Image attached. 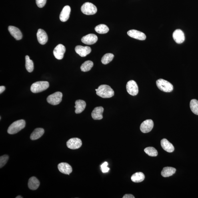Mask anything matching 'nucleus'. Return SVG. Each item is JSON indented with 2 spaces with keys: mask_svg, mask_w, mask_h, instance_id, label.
<instances>
[{
  "mask_svg": "<svg viewBox=\"0 0 198 198\" xmlns=\"http://www.w3.org/2000/svg\"><path fill=\"white\" fill-rule=\"evenodd\" d=\"M123 198H135V197L131 194H126L124 196Z\"/></svg>",
  "mask_w": 198,
  "mask_h": 198,
  "instance_id": "35",
  "label": "nucleus"
},
{
  "mask_svg": "<svg viewBox=\"0 0 198 198\" xmlns=\"http://www.w3.org/2000/svg\"><path fill=\"white\" fill-rule=\"evenodd\" d=\"M128 93L132 96H135L139 93V87L136 82L131 80L128 82L126 85Z\"/></svg>",
  "mask_w": 198,
  "mask_h": 198,
  "instance_id": "7",
  "label": "nucleus"
},
{
  "mask_svg": "<svg viewBox=\"0 0 198 198\" xmlns=\"http://www.w3.org/2000/svg\"><path fill=\"white\" fill-rule=\"evenodd\" d=\"M66 51L65 47L62 44H59L56 47L53 51V54L56 59L60 60L63 59Z\"/></svg>",
  "mask_w": 198,
  "mask_h": 198,
  "instance_id": "9",
  "label": "nucleus"
},
{
  "mask_svg": "<svg viewBox=\"0 0 198 198\" xmlns=\"http://www.w3.org/2000/svg\"><path fill=\"white\" fill-rule=\"evenodd\" d=\"M47 0H36L37 7L40 8L43 7L46 3Z\"/></svg>",
  "mask_w": 198,
  "mask_h": 198,
  "instance_id": "34",
  "label": "nucleus"
},
{
  "mask_svg": "<svg viewBox=\"0 0 198 198\" xmlns=\"http://www.w3.org/2000/svg\"><path fill=\"white\" fill-rule=\"evenodd\" d=\"M8 30L11 35L17 40H21L23 37L21 32L17 28L10 26L8 27Z\"/></svg>",
  "mask_w": 198,
  "mask_h": 198,
  "instance_id": "18",
  "label": "nucleus"
},
{
  "mask_svg": "<svg viewBox=\"0 0 198 198\" xmlns=\"http://www.w3.org/2000/svg\"><path fill=\"white\" fill-rule=\"evenodd\" d=\"M114 57V55L112 54H106L102 58V63L103 64H107L112 60Z\"/></svg>",
  "mask_w": 198,
  "mask_h": 198,
  "instance_id": "30",
  "label": "nucleus"
},
{
  "mask_svg": "<svg viewBox=\"0 0 198 198\" xmlns=\"http://www.w3.org/2000/svg\"><path fill=\"white\" fill-rule=\"evenodd\" d=\"M156 85L158 88L165 92L169 93L173 91V86L169 82L165 80L160 79L156 81Z\"/></svg>",
  "mask_w": 198,
  "mask_h": 198,
  "instance_id": "4",
  "label": "nucleus"
},
{
  "mask_svg": "<svg viewBox=\"0 0 198 198\" xmlns=\"http://www.w3.org/2000/svg\"><path fill=\"white\" fill-rule=\"evenodd\" d=\"M154 126L152 120L148 119L143 122L140 126V130L144 133H147L151 131Z\"/></svg>",
  "mask_w": 198,
  "mask_h": 198,
  "instance_id": "10",
  "label": "nucleus"
},
{
  "mask_svg": "<svg viewBox=\"0 0 198 198\" xmlns=\"http://www.w3.org/2000/svg\"><path fill=\"white\" fill-rule=\"evenodd\" d=\"M145 176L142 172H137L131 176V179L132 181L135 183H141L144 180Z\"/></svg>",
  "mask_w": 198,
  "mask_h": 198,
  "instance_id": "25",
  "label": "nucleus"
},
{
  "mask_svg": "<svg viewBox=\"0 0 198 198\" xmlns=\"http://www.w3.org/2000/svg\"><path fill=\"white\" fill-rule=\"evenodd\" d=\"M25 67L29 73H32L33 70V62L32 60L30 59L28 55L25 56Z\"/></svg>",
  "mask_w": 198,
  "mask_h": 198,
  "instance_id": "27",
  "label": "nucleus"
},
{
  "mask_svg": "<svg viewBox=\"0 0 198 198\" xmlns=\"http://www.w3.org/2000/svg\"><path fill=\"white\" fill-rule=\"evenodd\" d=\"M49 86V83L47 81H37L32 85L31 90L34 93H39L45 90Z\"/></svg>",
  "mask_w": 198,
  "mask_h": 198,
  "instance_id": "3",
  "label": "nucleus"
},
{
  "mask_svg": "<svg viewBox=\"0 0 198 198\" xmlns=\"http://www.w3.org/2000/svg\"><path fill=\"white\" fill-rule=\"evenodd\" d=\"M161 145L163 149L168 152H173L174 150V147L173 145L167 139H162L161 141Z\"/></svg>",
  "mask_w": 198,
  "mask_h": 198,
  "instance_id": "20",
  "label": "nucleus"
},
{
  "mask_svg": "<svg viewBox=\"0 0 198 198\" xmlns=\"http://www.w3.org/2000/svg\"><path fill=\"white\" fill-rule=\"evenodd\" d=\"M127 34L130 37L141 41H143L146 39V36L144 33L134 29L128 31Z\"/></svg>",
  "mask_w": 198,
  "mask_h": 198,
  "instance_id": "12",
  "label": "nucleus"
},
{
  "mask_svg": "<svg viewBox=\"0 0 198 198\" xmlns=\"http://www.w3.org/2000/svg\"><path fill=\"white\" fill-rule=\"evenodd\" d=\"M190 108L192 112L195 115H198V101L193 99L190 102Z\"/></svg>",
  "mask_w": 198,
  "mask_h": 198,
  "instance_id": "29",
  "label": "nucleus"
},
{
  "mask_svg": "<svg viewBox=\"0 0 198 198\" xmlns=\"http://www.w3.org/2000/svg\"><path fill=\"white\" fill-rule=\"evenodd\" d=\"M108 164L107 162H105L101 165V171L103 173H108L109 171V168L107 167Z\"/></svg>",
  "mask_w": 198,
  "mask_h": 198,
  "instance_id": "33",
  "label": "nucleus"
},
{
  "mask_svg": "<svg viewBox=\"0 0 198 198\" xmlns=\"http://www.w3.org/2000/svg\"><path fill=\"white\" fill-rule=\"evenodd\" d=\"M58 168L60 172L65 174L69 175L73 171L71 166L67 163H59L58 165Z\"/></svg>",
  "mask_w": 198,
  "mask_h": 198,
  "instance_id": "16",
  "label": "nucleus"
},
{
  "mask_svg": "<svg viewBox=\"0 0 198 198\" xmlns=\"http://www.w3.org/2000/svg\"><path fill=\"white\" fill-rule=\"evenodd\" d=\"M96 32L99 34H105L108 33L109 29L107 25L105 24H100L95 28Z\"/></svg>",
  "mask_w": 198,
  "mask_h": 198,
  "instance_id": "28",
  "label": "nucleus"
},
{
  "mask_svg": "<svg viewBox=\"0 0 198 198\" xmlns=\"http://www.w3.org/2000/svg\"><path fill=\"white\" fill-rule=\"evenodd\" d=\"M45 131L42 128H37L31 134L30 139L32 140H35L39 139L43 135Z\"/></svg>",
  "mask_w": 198,
  "mask_h": 198,
  "instance_id": "23",
  "label": "nucleus"
},
{
  "mask_svg": "<svg viewBox=\"0 0 198 198\" xmlns=\"http://www.w3.org/2000/svg\"><path fill=\"white\" fill-rule=\"evenodd\" d=\"M23 197L21 196H18L16 197V198H23Z\"/></svg>",
  "mask_w": 198,
  "mask_h": 198,
  "instance_id": "37",
  "label": "nucleus"
},
{
  "mask_svg": "<svg viewBox=\"0 0 198 198\" xmlns=\"http://www.w3.org/2000/svg\"><path fill=\"white\" fill-rule=\"evenodd\" d=\"M98 95L104 99L110 98L114 95V91L109 86L105 85H101L95 89Z\"/></svg>",
  "mask_w": 198,
  "mask_h": 198,
  "instance_id": "1",
  "label": "nucleus"
},
{
  "mask_svg": "<svg viewBox=\"0 0 198 198\" xmlns=\"http://www.w3.org/2000/svg\"><path fill=\"white\" fill-rule=\"evenodd\" d=\"M145 152L150 156L155 157L158 155V152L155 148L152 147H148L144 149Z\"/></svg>",
  "mask_w": 198,
  "mask_h": 198,
  "instance_id": "31",
  "label": "nucleus"
},
{
  "mask_svg": "<svg viewBox=\"0 0 198 198\" xmlns=\"http://www.w3.org/2000/svg\"><path fill=\"white\" fill-rule=\"evenodd\" d=\"M81 140L77 138H72L67 142V145L69 148L77 149L79 148L82 145Z\"/></svg>",
  "mask_w": 198,
  "mask_h": 198,
  "instance_id": "8",
  "label": "nucleus"
},
{
  "mask_svg": "<svg viewBox=\"0 0 198 198\" xmlns=\"http://www.w3.org/2000/svg\"><path fill=\"white\" fill-rule=\"evenodd\" d=\"M173 37L174 40L178 44L183 43L185 40L184 33L181 29L176 30L174 32Z\"/></svg>",
  "mask_w": 198,
  "mask_h": 198,
  "instance_id": "14",
  "label": "nucleus"
},
{
  "mask_svg": "<svg viewBox=\"0 0 198 198\" xmlns=\"http://www.w3.org/2000/svg\"><path fill=\"white\" fill-rule=\"evenodd\" d=\"M175 168L172 167H164L161 172V174L163 177H168L173 175L176 172Z\"/></svg>",
  "mask_w": 198,
  "mask_h": 198,
  "instance_id": "24",
  "label": "nucleus"
},
{
  "mask_svg": "<svg viewBox=\"0 0 198 198\" xmlns=\"http://www.w3.org/2000/svg\"><path fill=\"white\" fill-rule=\"evenodd\" d=\"M103 111L104 109L103 107H99L95 108L92 112V117L93 119L95 120L103 119Z\"/></svg>",
  "mask_w": 198,
  "mask_h": 198,
  "instance_id": "19",
  "label": "nucleus"
},
{
  "mask_svg": "<svg viewBox=\"0 0 198 198\" xmlns=\"http://www.w3.org/2000/svg\"><path fill=\"white\" fill-rule=\"evenodd\" d=\"M71 9L69 6H66L63 8L59 16V19L62 22L67 21L69 19Z\"/></svg>",
  "mask_w": 198,
  "mask_h": 198,
  "instance_id": "17",
  "label": "nucleus"
},
{
  "mask_svg": "<svg viewBox=\"0 0 198 198\" xmlns=\"http://www.w3.org/2000/svg\"><path fill=\"white\" fill-rule=\"evenodd\" d=\"M37 37L39 43L42 45H45L48 39L46 33L43 29H41L38 30Z\"/></svg>",
  "mask_w": 198,
  "mask_h": 198,
  "instance_id": "15",
  "label": "nucleus"
},
{
  "mask_svg": "<svg viewBox=\"0 0 198 198\" xmlns=\"http://www.w3.org/2000/svg\"><path fill=\"white\" fill-rule=\"evenodd\" d=\"M75 103V112L77 114L81 113L85 110L86 105V102L82 100H77L76 101Z\"/></svg>",
  "mask_w": 198,
  "mask_h": 198,
  "instance_id": "21",
  "label": "nucleus"
},
{
  "mask_svg": "<svg viewBox=\"0 0 198 198\" xmlns=\"http://www.w3.org/2000/svg\"><path fill=\"white\" fill-rule=\"evenodd\" d=\"M63 94L60 92H57L47 97V100L49 103L53 105L59 104L62 101Z\"/></svg>",
  "mask_w": 198,
  "mask_h": 198,
  "instance_id": "6",
  "label": "nucleus"
},
{
  "mask_svg": "<svg viewBox=\"0 0 198 198\" xmlns=\"http://www.w3.org/2000/svg\"><path fill=\"white\" fill-rule=\"evenodd\" d=\"M5 87L4 86H1L0 87V93L1 94L5 90Z\"/></svg>",
  "mask_w": 198,
  "mask_h": 198,
  "instance_id": "36",
  "label": "nucleus"
},
{
  "mask_svg": "<svg viewBox=\"0 0 198 198\" xmlns=\"http://www.w3.org/2000/svg\"><path fill=\"white\" fill-rule=\"evenodd\" d=\"M75 51L80 56L85 57L91 52V49L89 46H83L79 45L76 47Z\"/></svg>",
  "mask_w": 198,
  "mask_h": 198,
  "instance_id": "11",
  "label": "nucleus"
},
{
  "mask_svg": "<svg viewBox=\"0 0 198 198\" xmlns=\"http://www.w3.org/2000/svg\"><path fill=\"white\" fill-rule=\"evenodd\" d=\"M94 65L93 63L91 61H86L81 66V69L82 71L86 72L91 69Z\"/></svg>",
  "mask_w": 198,
  "mask_h": 198,
  "instance_id": "26",
  "label": "nucleus"
},
{
  "mask_svg": "<svg viewBox=\"0 0 198 198\" xmlns=\"http://www.w3.org/2000/svg\"><path fill=\"white\" fill-rule=\"evenodd\" d=\"M9 159L8 156L4 155L0 157V168L3 167L7 163Z\"/></svg>",
  "mask_w": 198,
  "mask_h": 198,
  "instance_id": "32",
  "label": "nucleus"
},
{
  "mask_svg": "<svg viewBox=\"0 0 198 198\" xmlns=\"http://www.w3.org/2000/svg\"><path fill=\"white\" fill-rule=\"evenodd\" d=\"M98 41L97 35L94 34H89L84 36L81 39V42L84 44L88 45H92L96 43Z\"/></svg>",
  "mask_w": 198,
  "mask_h": 198,
  "instance_id": "13",
  "label": "nucleus"
},
{
  "mask_svg": "<svg viewBox=\"0 0 198 198\" xmlns=\"http://www.w3.org/2000/svg\"><path fill=\"white\" fill-rule=\"evenodd\" d=\"M25 126V122L24 120H18L10 125L7 130V133L10 134H14L20 131Z\"/></svg>",
  "mask_w": 198,
  "mask_h": 198,
  "instance_id": "2",
  "label": "nucleus"
},
{
  "mask_svg": "<svg viewBox=\"0 0 198 198\" xmlns=\"http://www.w3.org/2000/svg\"><path fill=\"white\" fill-rule=\"evenodd\" d=\"M82 12L85 15H91L96 13L97 9L96 7L90 2H86L83 4L81 8Z\"/></svg>",
  "mask_w": 198,
  "mask_h": 198,
  "instance_id": "5",
  "label": "nucleus"
},
{
  "mask_svg": "<svg viewBox=\"0 0 198 198\" xmlns=\"http://www.w3.org/2000/svg\"><path fill=\"white\" fill-rule=\"evenodd\" d=\"M40 184V182L37 178L33 177L30 178L28 183V187L29 189L34 191L39 187Z\"/></svg>",
  "mask_w": 198,
  "mask_h": 198,
  "instance_id": "22",
  "label": "nucleus"
}]
</instances>
